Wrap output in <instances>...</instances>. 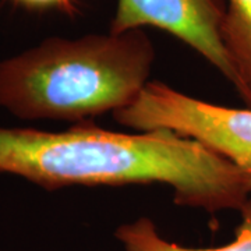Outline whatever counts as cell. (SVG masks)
I'll list each match as a JSON object with an SVG mask.
<instances>
[{"mask_svg": "<svg viewBox=\"0 0 251 251\" xmlns=\"http://www.w3.org/2000/svg\"><path fill=\"white\" fill-rule=\"evenodd\" d=\"M225 13L226 0H117L109 31L159 28L194 49L232 82L233 72L221 34Z\"/></svg>", "mask_w": 251, "mask_h": 251, "instance_id": "277c9868", "label": "cell"}, {"mask_svg": "<svg viewBox=\"0 0 251 251\" xmlns=\"http://www.w3.org/2000/svg\"><path fill=\"white\" fill-rule=\"evenodd\" d=\"M222 42L233 72V87L251 109V0H226Z\"/></svg>", "mask_w": 251, "mask_h": 251, "instance_id": "8992f818", "label": "cell"}, {"mask_svg": "<svg viewBox=\"0 0 251 251\" xmlns=\"http://www.w3.org/2000/svg\"><path fill=\"white\" fill-rule=\"evenodd\" d=\"M242 221L230 243L219 247H186L165 239L152 219L141 216L122 224L115 230V237L125 251H251V198L240 211Z\"/></svg>", "mask_w": 251, "mask_h": 251, "instance_id": "5b68a950", "label": "cell"}, {"mask_svg": "<svg viewBox=\"0 0 251 251\" xmlns=\"http://www.w3.org/2000/svg\"><path fill=\"white\" fill-rule=\"evenodd\" d=\"M155 48L144 29L48 38L0 60V108L21 120L84 123L134 102Z\"/></svg>", "mask_w": 251, "mask_h": 251, "instance_id": "7a4b0ae2", "label": "cell"}, {"mask_svg": "<svg viewBox=\"0 0 251 251\" xmlns=\"http://www.w3.org/2000/svg\"><path fill=\"white\" fill-rule=\"evenodd\" d=\"M112 116L134 131L163 128L193 138L251 172L250 108L221 106L190 97L162 81H150L131 105Z\"/></svg>", "mask_w": 251, "mask_h": 251, "instance_id": "3957f363", "label": "cell"}, {"mask_svg": "<svg viewBox=\"0 0 251 251\" xmlns=\"http://www.w3.org/2000/svg\"><path fill=\"white\" fill-rule=\"evenodd\" d=\"M31 4H66L69 0H23Z\"/></svg>", "mask_w": 251, "mask_h": 251, "instance_id": "52a82bcc", "label": "cell"}, {"mask_svg": "<svg viewBox=\"0 0 251 251\" xmlns=\"http://www.w3.org/2000/svg\"><path fill=\"white\" fill-rule=\"evenodd\" d=\"M0 175L45 190L165 184L179 206L242 211L251 172L171 130L120 133L87 122L63 131L0 127Z\"/></svg>", "mask_w": 251, "mask_h": 251, "instance_id": "6da1fadb", "label": "cell"}]
</instances>
